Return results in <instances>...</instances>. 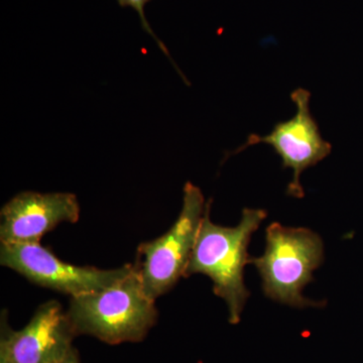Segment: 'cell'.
I'll list each match as a JSON object with an SVG mask.
<instances>
[{
    "label": "cell",
    "instance_id": "obj_5",
    "mask_svg": "<svg viewBox=\"0 0 363 363\" xmlns=\"http://www.w3.org/2000/svg\"><path fill=\"white\" fill-rule=\"evenodd\" d=\"M0 264L35 285L79 297L102 290L128 276L133 264L101 269L75 266L57 257L40 243H1Z\"/></svg>",
    "mask_w": 363,
    "mask_h": 363
},
{
    "label": "cell",
    "instance_id": "obj_4",
    "mask_svg": "<svg viewBox=\"0 0 363 363\" xmlns=\"http://www.w3.org/2000/svg\"><path fill=\"white\" fill-rule=\"evenodd\" d=\"M205 208L206 202L201 189L187 182L175 223L160 238L140 243L138 247L135 267L145 293L152 300L168 293L182 277H185Z\"/></svg>",
    "mask_w": 363,
    "mask_h": 363
},
{
    "label": "cell",
    "instance_id": "obj_8",
    "mask_svg": "<svg viewBox=\"0 0 363 363\" xmlns=\"http://www.w3.org/2000/svg\"><path fill=\"white\" fill-rule=\"evenodd\" d=\"M0 217L1 243H40L59 224L78 222L80 204L72 193L26 191L4 204Z\"/></svg>",
    "mask_w": 363,
    "mask_h": 363
},
{
    "label": "cell",
    "instance_id": "obj_7",
    "mask_svg": "<svg viewBox=\"0 0 363 363\" xmlns=\"http://www.w3.org/2000/svg\"><path fill=\"white\" fill-rule=\"evenodd\" d=\"M76 336L67 311L49 301L20 330L2 323L0 363H62L73 351Z\"/></svg>",
    "mask_w": 363,
    "mask_h": 363
},
{
    "label": "cell",
    "instance_id": "obj_2",
    "mask_svg": "<svg viewBox=\"0 0 363 363\" xmlns=\"http://www.w3.org/2000/svg\"><path fill=\"white\" fill-rule=\"evenodd\" d=\"M67 314L77 335L93 336L111 345L140 342L159 317L156 301L145 293L135 264L112 285L71 298Z\"/></svg>",
    "mask_w": 363,
    "mask_h": 363
},
{
    "label": "cell",
    "instance_id": "obj_3",
    "mask_svg": "<svg viewBox=\"0 0 363 363\" xmlns=\"http://www.w3.org/2000/svg\"><path fill=\"white\" fill-rule=\"evenodd\" d=\"M266 252L252 257L262 279V290L271 300L291 307H323L303 296L313 281V272L324 259L321 238L308 228L285 227L278 222L267 227Z\"/></svg>",
    "mask_w": 363,
    "mask_h": 363
},
{
    "label": "cell",
    "instance_id": "obj_6",
    "mask_svg": "<svg viewBox=\"0 0 363 363\" xmlns=\"http://www.w3.org/2000/svg\"><path fill=\"white\" fill-rule=\"evenodd\" d=\"M291 99L296 105L297 112L289 121L274 124L269 135H248L247 143L233 154H240L250 145H269L281 160L283 169H293V180L289 183L286 194L302 199L305 191L301 185V175L306 169L316 166L331 154V143L321 135L316 119L310 111L311 92L298 88L291 94ZM225 159V160H226Z\"/></svg>",
    "mask_w": 363,
    "mask_h": 363
},
{
    "label": "cell",
    "instance_id": "obj_10",
    "mask_svg": "<svg viewBox=\"0 0 363 363\" xmlns=\"http://www.w3.org/2000/svg\"><path fill=\"white\" fill-rule=\"evenodd\" d=\"M62 363H81L80 359H79L77 350L74 348L73 351L69 354V357Z\"/></svg>",
    "mask_w": 363,
    "mask_h": 363
},
{
    "label": "cell",
    "instance_id": "obj_1",
    "mask_svg": "<svg viewBox=\"0 0 363 363\" xmlns=\"http://www.w3.org/2000/svg\"><path fill=\"white\" fill-rule=\"evenodd\" d=\"M211 203V199L206 203L185 277L199 274L211 279L215 295L228 307L229 323L235 325L240 323L250 295L243 279V269L252 260L248 245L267 213L266 210L245 208L238 225L221 226L210 219Z\"/></svg>",
    "mask_w": 363,
    "mask_h": 363
},
{
    "label": "cell",
    "instance_id": "obj_9",
    "mask_svg": "<svg viewBox=\"0 0 363 363\" xmlns=\"http://www.w3.org/2000/svg\"><path fill=\"white\" fill-rule=\"evenodd\" d=\"M116 1L118 2L119 6L121 7H131V9H135L136 13H138V16H140V23H142L143 30L154 38L160 49L164 52V54L167 55V57H168L169 60H172L166 45L162 44V40H159V38L157 37L156 33H155L154 30L150 28L149 21H147V18H145V7L149 2L152 1V0H116Z\"/></svg>",
    "mask_w": 363,
    "mask_h": 363
}]
</instances>
